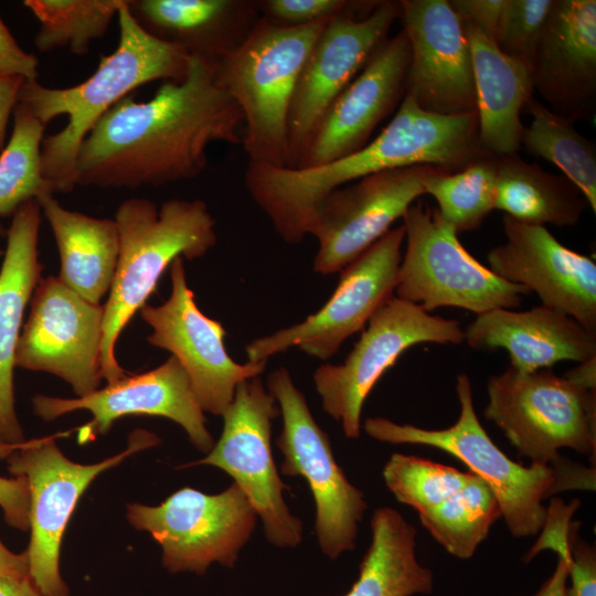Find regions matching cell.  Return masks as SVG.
<instances>
[{
	"label": "cell",
	"instance_id": "cell-1",
	"mask_svg": "<svg viewBox=\"0 0 596 596\" xmlns=\"http://www.w3.org/2000/svg\"><path fill=\"white\" fill-rule=\"evenodd\" d=\"M244 120L219 83L212 60L190 55L181 82H163L155 96H126L81 143L76 185L136 189L198 177L213 142L241 145Z\"/></svg>",
	"mask_w": 596,
	"mask_h": 596
},
{
	"label": "cell",
	"instance_id": "cell-2",
	"mask_svg": "<svg viewBox=\"0 0 596 596\" xmlns=\"http://www.w3.org/2000/svg\"><path fill=\"white\" fill-rule=\"evenodd\" d=\"M128 1L117 14V47L100 56L86 81L66 88L24 81L20 88L18 103L45 126L57 116L68 118L63 129L44 137L41 143L42 172L55 192L67 193L76 187L81 143L107 110L139 86L153 81L181 82L187 74L190 55L146 32L130 13Z\"/></svg>",
	"mask_w": 596,
	"mask_h": 596
},
{
	"label": "cell",
	"instance_id": "cell-3",
	"mask_svg": "<svg viewBox=\"0 0 596 596\" xmlns=\"http://www.w3.org/2000/svg\"><path fill=\"white\" fill-rule=\"evenodd\" d=\"M119 255L104 308L100 373L107 384L126 375L115 344L134 315L156 290L177 257L204 256L215 244V220L201 200L170 199L157 207L148 199L131 198L115 213Z\"/></svg>",
	"mask_w": 596,
	"mask_h": 596
},
{
	"label": "cell",
	"instance_id": "cell-4",
	"mask_svg": "<svg viewBox=\"0 0 596 596\" xmlns=\"http://www.w3.org/2000/svg\"><path fill=\"white\" fill-rule=\"evenodd\" d=\"M456 392L460 405L456 423L443 429H426L373 417L364 422L372 438L390 444H416L438 448L466 464L493 491L501 518L514 538L542 531L547 509L543 500L571 489L594 490L595 468L577 465L561 471L550 466L525 467L509 458L489 437L473 408L470 379L460 373Z\"/></svg>",
	"mask_w": 596,
	"mask_h": 596
},
{
	"label": "cell",
	"instance_id": "cell-5",
	"mask_svg": "<svg viewBox=\"0 0 596 596\" xmlns=\"http://www.w3.org/2000/svg\"><path fill=\"white\" fill-rule=\"evenodd\" d=\"M328 21L281 26L259 18L245 40L212 60L219 83L242 111V145L248 162L287 167V123L294 89Z\"/></svg>",
	"mask_w": 596,
	"mask_h": 596
},
{
	"label": "cell",
	"instance_id": "cell-6",
	"mask_svg": "<svg viewBox=\"0 0 596 596\" xmlns=\"http://www.w3.org/2000/svg\"><path fill=\"white\" fill-rule=\"evenodd\" d=\"M485 417L494 423L520 457L566 471L577 465L558 449L596 453V392L550 369L521 372L509 366L487 382Z\"/></svg>",
	"mask_w": 596,
	"mask_h": 596
},
{
	"label": "cell",
	"instance_id": "cell-7",
	"mask_svg": "<svg viewBox=\"0 0 596 596\" xmlns=\"http://www.w3.org/2000/svg\"><path fill=\"white\" fill-rule=\"evenodd\" d=\"M402 219L406 251L397 272V298L426 312L456 307L481 315L518 308L530 294L471 256L437 207L413 203Z\"/></svg>",
	"mask_w": 596,
	"mask_h": 596
},
{
	"label": "cell",
	"instance_id": "cell-8",
	"mask_svg": "<svg viewBox=\"0 0 596 596\" xmlns=\"http://www.w3.org/2000/svg\"><path fill=\"white\" fill-rule=\"evenodd\" d=\"M159 443L156 434L137 429L121 453L95 464H78L65 457L54 436H50L24 440L7 458L11 476H23L28 481L29 578L43 596L70 595L60 570L61 545L77 502L92 481L127 457Z\"/></svg>",
	"mask_w": 596,
	"mask_h": 596
},
{
	"label": "cell",
	"instance_id": "cell-9",
	"mask_svg": "<svg viewBox=\"0 0 596 596\" xmlns=\"http://www.w3.org/2000/svg\"><path fill=\"white\" fill-rule=\"evenodd\" d=\"M487 156L490 155L479 143L477 111L430 113L405 95L376 138L352 155L305 169L300 184L317 201L339 187L379 171L433 166L454 172Z\"/></svg>",
	"mask_w": 596,
	"mask_h": 596
},
{
	"label": "cell",
	"instance_id": "cell-10",
	"mask_svg": "<svg viewBox=\"0 0 596 596\" xmlns=\"http://www.w3.org/2000/svg\"><path fill=\"white\" fill-rule=\"evenodd\" d=\"M126 509L128 522L159 543L162 565L170 573L203 575L215 562L233 567L257 520L236 482L216 494L184 487L158 505L134 502Z\"/></svg>",
	"mask_w": 596,
	"mask_h": 596
},
{
	"label": "cell",
	"instance_id": "cell-11",
	"mask_svg": "<svg viewBox=\"0 0 596 596\" xmlns=\"http://www.w3.org/2000/svg\"><path fill=\"white\" fill-rule=\"evenodd\" d=\"M464 341L459 321L433 316L393 296L371 317L343 363L322 364L315 371L322 408L341 423L345 437L356 439L365 398L403 352L419 343Z\"/></svg>",
	"mask_w": 596,
	"mask_h": 596
},
{
	"label": "cell",
	"instance_id": "cell-12",
	"mask_svg": "<svg viewBox=\"0 0 596 596\" xmlns=\"http://www.w3.org/2000/svg\"><path fill=\"white\" fill-rule=\"evenodd\" d=\"M267 391L283 416L276 445L285 459V476L306 479L316 504L315 532L321 551L330 558L355 546L358 523L366 510L361 490L347 479L337 464L328 434L313 419L304 394L284 366L267 377Z\"/></svg>",
	"mask_w": 596,
	"mask_h": 596
},
{
	"label": "cell",
	"instance_id": "cell-13",
	"mask_svg": "<svg viewBox=\"0 0 596 596\" xmlns=\"http://www.w3.org/2000/svg\"><path fill=\"white\" fill-rule=\"evenodd\" d=\"M279 414L276 400L259 376L237 384L224 412L223 430L206 456L183 467L210 465L228 473L262 519L267 540L278 547L301 542L302 525L287 508L270 446L272 423Z\"/></svg>",
	"mask_w": 596,
	"mask_h": 596
},
{
	"label": "cell",
	"instance_id": "cell-14",
	"mask_svg": "<svg viewBox=\"0 0 596 596\" xmlns=\"http://www.w3.org/2000/svg\"><path fill=\"white\" fill-rule=\"evenodd\" d=\"M404 240L403 225L385 233L340 272L336 290L317 312L251 341L245 348L248 361H268L294 347L319 360L333 356L394 296Z\"/></svg>",
	"mask_w": 596,
	"mask_h": 596
},
{
	"label": "cell",
	"instance_id": "cell-15",
	"mask_svg": "<svg viewBox=\"0 0 596 596\" xmlns=\"http://www.w3.org/2000/svg\"><path fill=\"white\" fill-rule=\"evenodd\" d=\"M440 168L414 166L379 171L339 187L311 211L306 235L318 241L313 270L341 272L425 194L423 181Z\"/></svg>",
	"mask_w": 596,
	"mask_h": 596
},
{
	"label": "cell",
	"instance_id": "cell-16",
	"mask_svg": "<svg viewBox=\"0 0 596 596\" xmlns=\"http://www.w3.org/2000/svg\"><path fill=\"white\" fill-rule=\"evenodd\" d=\"M171 294L161 305L139 311L152 328L147 341L171 352L184 369L203 412L222 416L243 381L259 376L268 361L235 362L224 345L225 329L196 306L182 257L170 265Z\"/></svg>",
	"mask_w": 596,
	"mask_h": 596
},
{
	"label": "cell",
	"instance_id": "cell-17",
	"mask_svg": "<svg viewBox=\"0 0 596 596\" xmlns=\"http://www.w3.org/2000/svg\"><path fill=\"white\" fill-rule=\"evenodd\" d=\"M30 304L15 366L61 377L76 397L99 389L103 306L85 300L53 276L39 280Z\"/></svg>",
	"mask_w": 596,
	"mask_h": 596
},
{
	"label": "cell",
	"instance_id": "cell-18",
	"mask_svg": "<svg viewBox=\"0 0 596 596\" xmlns=\"http://www.w3.org/2000/svg\"><path fill=\"white\" fill-rule=\"evenodd\" d=\"M400 1H379L365 15L330 19L299 73L288 113V168H295L328 108L356 76L400 18Z\"/></svg>",
	"mask_w": 596,
	"mask_h": 596
},
{
	"label": "cell",
	"instance_id": "cell-19",
	"mask_svg": "<svg viewBox=\"0 0 596 596\" xmlns=\"http://www.w3.org/2000/svg\"><path fill=\"white\" fill-rule=\"evenodd\" d=\"M32 404L34 414L46 422L75 411H88L93 418L78 428L79 444L106 434L121 417L146 415L179 424L190 441L205 454L214 446L189 377L172 355L156 369L125 375L85 396L63 398L38 394Z\"/></svg>",
	"mask_w": 596,
	"mask_h": 596
},
{
	"label": "cell",
	"instance_id": "cell-20",
	"mask_svg": "<svg viewBox=\"0 0 596 596\" xmlns=\"http://www.w3.org/2000/svg\"><path fill=\"white\" fill-rule=\"evenodd\" d=\"M400 20L411 49L406 94L423 109L476 111L472 60L465 29L446 0H402Z\"/></svg>",
	"mask_w": 596,
	"mask_h": 596
},
{
	"label": "cell",
	"instance_id": "cell-21",
	"mask_svg": "<svg viewBox=\"0 0 596 596\" xmlns=\"http://www.w3.org/2000/svg\"><path fill=\"white\" fill-rule=\"evenodd\" d=\"M409 63L405 33L385 39L322 116L294 169L319 167L366 146L403 100Z\"/></svg>",
	"mask_w": 596,
	"mask_h": 596
},
{
	"label": "cell",
	"instance_id": "cell-22",
	"mask_svg": "<svg viewBox=\"0 0 596 596\" xmlns=\"http://www.w3.org/2000/svg\"><path fill=\"white\" fill-rule=\"evenodd\" d=\"M502 224L505 243L489 251V268L596 332L595 260L563 245L543 225L508 215Z\"/></svg>",
	"mask_w": 596,
	"mask_h": 596
},
{
	"label": "cell",
	"instance_id": "cell-23",
	"mask_svg": "<svg viewBox=\"0 0 596 596\" xmlns=\"http://www.w3.org/2000/svg\"><path fill=\"white\" fill-rule=\"evenodd\" d=\"M536 89L556 115L575 123L596 110V1L553 0L530 65Z\"/></svg>",
	"mask_w": 596,
	"mask_h": 596
},
{
	"label": "cell",
	"instance_id": "cell-24",
	"mask_svg": "<svg viewBox=\"0 0 596 596\" xmlns=\"http://www.w3.org/2000/svg\"><path fill=\"white\" fill-rule=\"evenodd\" d=\"M41 206L35 199L13 214L0 269V459H7L24 438L15 412L13 370L25 307L41 279L38 240Z\"/></svg>",
	"mask_w": 596,
	"mask_h": 596
},
{
	"label": "cell",
	"instance_id": "cell-25",
	"mask_svg": "<svg viewBox=\"0 0 596 596\" xmlns=\"http://www.w3.org/2000/svg\"><path fill=\"white\" fill-rule=\"evenodd\" d=\"M475 350L503 349L521 372L550 369L561 361L583 362L596 355V332L568 315L536 306L529 310L493 309L464 330Z\"/></svg>",
	"mask_w": 596,
	"mask_h": 596
},
{
	"label": "cell",
	"instance_id": "cell-26",
	"mask_svg": "<svg viewBox=\"0 0 596 596\" xmlns=\"http://www.w3.org/2000/svg\"><path fill=\"white\" fill-rule=\"evenodd\" d=\"M128 9L152 36L209 60L236 47L259 19L257 1L247 0H129Z\"/></svg>",
	"mask_w": 596,
	"mask_h": 596
},
{
	"label": "cell",
	"instance_id": "cell-27",
	"mask_svg": "<svg viewBox=\"0 0 596 596\" xmlns=\"http://www.w3.org/2000/svg\"><path fill=\"white\" fill-rule=\"evenodd\" d=\"M464 29L472 60L480 147L494 157L517 153L524 128L521 111L533 93L530 71L478 29Z\"/></svg>",
	"mask_w": 596,
	"mask_h": 596
},
{
	"label": "cell",
	"instance_id": "cell-28",
	"mask_svg": "<svg viewBox=\"0 0 596 596\" xmlns=\"http://www.w3.org/2000/svg\"><path fill=\"white\" fill-rule=\"evenodd\" d=\"M38 202L58 248V278L85 300L99 305L110 289L119 255L115 220L70 211L53 194Z\"/></svg>",
	"mask_w": 596,
	"mask_h": 596
},
{
	"label": "cell",
	"instance_id": "cell-29",
	"mask_svg": "<svg viewBox=\"0 0 596 596\" xmlns=\"http://www.w3.org/2000/svg\"><path fill=\"white\" fill-rule=\"evenodd\" d=\"M372 540L356 582L344 596H413L429 594L433 573L416 557V529L392 508L371 519Z\"/></svg>",
	"mask_w": 596,
	"mask_h": 596
},
{
	"label": "cell",
	"instance_id": "cell-30",
	"mask_svg": "<svg viewBox=\"0 0 596 596\" xmlns=\"http://www.w3.org/2000/svg\"><path fill=\"white\" fill-rule=\"evenodd\" d=\"M494 210L520 222L558 227L578 223L588 203L565 175L546 172L517 153L496 157Z\"/></svg>",
	"mask_w": 596,
	"mask_h": 596
},
{
	"label": "cell",
	"instance_id": "cell-31",
	"mask_svg": "<svg viewBox=\"0 0 596 596\" xmlns=\"http://www.w3.org/2000/svg\"><path fill=\"white\" fill-rule=\"evenodd\" d=\"M532 116L523 128L521 145L533 156L557 166L584 194L596 212V148L573 123L556 115L544 104L530 98L525 106Z\"/></svg>",
	"mask_w": 596,
	"mask_h": 596
},
{
	"label": "cell",
	"instance_id": "cell-32",
	"mask_svg": "<svg viewBox=\"0 0 596 596\" xmlns=\"http://www.w3.org/2000/svg\"><path fill=\"white\" fill-rule=\"evenodd\" d=\"M418 514L422 525L449 554L466 560L487 539L501 509L491 488L472 472L464 488Z\"/></svg>",
	"mask_w": 596,
	"mask_h": 596
},
{
	"label": "cell",
	"instance_id": "cell-33",
	"mask_svg": "<svg viewBox=\"0 0 596 596\" xmlns=\"http://www.w3.org/2000/svg\"><path fill=\"white\" fill-rule=\"evenodd\" d=\"M13 130L0 153V216L13 215L26 201L54 194L42 172L45 125L22 104L13 109ZM7 231L0 225V235Z\"/></svg>",
	"mask_w": 596,
	"mask_h": 596
},
{
	"label": "cell",
	"instance_id": "cell-34",
	"mask_svg": "<svg viewBox=\"0 0 596 596\" xmlns=\"http://www.w3.org/2000/svg\"><path fill=\"white\" fill-rule=\"evenodd\" d=\"M126 0H25L39 20L34 44L40 52L68 46L75 54L89 51L105 35Z\"/></svg>",
	"mask_w": 596,
	"mask_h": 596
},
{
	"label": "cell",
	"instance_id": "cell-35",
	"mask_svg": "<svg viewBox=\"0 0 596 596\" xmlns=\"http://www.w3.org/2000/svg\"><path fill=\"white\" fill-rule=\"evenodd\" d=\"M496 157L477 159L448 172L438 169L423 181L425 194L432 195L441 217L459 233L480 227L494 210Z\"/></svg>",
	"mask_w": 596,
	"mask_h": 596
},
{
	"label": "cell",
	"instance_id": "cell-36",
	"mask_svg": "<svg viewBox=\"0 0 596 596\" xmlns=\"http://www.w3.org/2000/svg\"><path fill=\"white\" fill-rule=\"evenodd\" d=\"M472 472L437 464L416 456L393 454L383 469V478L397 501L418 513L451 497L471 479Z\"/></svg>",
	"mask_w": 596,
	"mask_h": 596
},
{
	"label": "cell",
	"instance_id": "cell-37",
	"mask_svg": "<svg viewBox=\"0 0 596 596\" xmlns=\"http://www.w3.org/2000/svg\"><path fill=\"white\" fill-rule=\"evenodd\" d=\"M552 3L553 0H504L494 44L529 71Z\"/></svg>",
	"mask_w": 596,
	"mask_h": 596
},
{
	"label": "cell",
	"instance_id": "cell-38",
	"mask_svg": "<svg viewBox=\"0 0 596 596\" xmlns=\"http://www.w3.org/2000/svg\"><path fill=\"white\" fill-rule=\"evenodd\" d=\"M379 2V1H377ZM377 2L347 0L257 1L262 18L281 26H301L345 13H369Z\"/></svg>",
	"mask_w": 596,
	"mask_h": 596
},
{
	"label": "cell",
	"instance_id": "cell-39",
	"mask_svg": "<svg viewBox=\"0 0 596 596\" xmlns=\"http://www.w3.org/2000/svg\"><path fill=\"white\" fill-rule=\"evenodd\" d=\"M578 523L568 526V552L563 558L567 564L571 587L567 596H596V555L595 550L577 535Z\"/></svg>",
	"mask_w": 596,
	"mask_h": 596
},
{
	"label": "cell",
	"instance_id": "cell-40",
	"mask_svg": "<svg viewBox=\"0 0 596 596\" xmlns=\"http://www.w3.org/2000/svg\"><path fill=\"white\" fill-rule=\"evenodd\" d=\"M448 2L464 25L478 29L494 43L504 0H450Z\"/></svg>",
	"mask_w": 596,
	"mask_h": 596
},
{
	"label": "cell",
	"instance_id": "cell-41",
	"mask_svg": "<svg viewBox=\"0 0 596 596\" xmlns=\"http://www.w3.org/2000/svg\"><path fill=\"white\" fill-rule=\"evenodd\" d=\"M39 61L34 54L25 52L15 41L0 18V76H19L35 81L39 76Z\"/></svg>",
	"mask_w": 596,
	"mask_h": 596
},
{
	"label": "cell",
	"instance_id": "cell-42",
	"mask_svg": "<svg viewBox=\"0 0 596 596\" xmlns=\"http://www.w3.org/2000/svg\"><path fill=\"white\" fill-rule=\"evenodd\" d=\"M0 508L10 526L29 531V486L25 477L0 476Z\"/></svg>",
	"mask_w": 596,
	"mask_h": 596
},
{
	"label": "cell",
	"instance_id": "cell-43",
	"mask_svg": "<svg viewBox=\"0 0 596 596\" xmlns=\"http://www.w3.org/2000/svg\"><path fill=\"white\" fill-rule=\"evenodd\" d=\"M24 81L19 76H0V151L6 146L9 118L18 104L19 92Z\"/></svg>",
	"mask_w": 596,
	"mask_h": 596
},
{
	"label": "cell",
	"instance_id": "cell-44",
	"mask_svg": "<svg viewBox=\"0 0 596 596\" xmlns=\"http://www.w3.org/2000/svg\"><path fill=\"white\" fill-rule=\"evenodd\" d=\"M0 575L13 578H29L28 555L10 551L0 540Z\"/></svg>",
	"mask_w": 596,
	"mask_h": 596
},
{
	"label": "cell",
	"instance_id": "cell-45",
	"mask_svg": "<svg viewBox=\"0 0 596 596\" xmlns=\"http://www.w3.org/2000/svg\"><path fill=\"white\" fill-rule=\"evenodd\" d=\"M564 377L571 383L588 390H596V355L578 363V365L570 370Z\"/></svg>",
	"mask_w": 596,
	"mask_h": 596
},
{
	"label": "cell",
	"instance_id": "cell-46",
	"mask_svg": "<svg viewBox=\"0 0 596 596\" xmlns=\"http://www.w3.org/2000/svg\"><path fill=\"white\" fill-rule=\"evenodd\" d=\"M568 570L566 562L558 557L553 575L534 596H567Z\"/></svg>",
	"mask_w": 596,
	"mask_h": 596
},
{
	"label": "cell",
	"instance_id": "cell-47",
	"mask_svg": "<svg viewBox=\"0 0 596 596\" xmlns=\"http://www.w3.org/2000/svg\"><path fill=\"white\" fill-rule=\"evenodd\" d=\"M0 596H43L30 578L0 575Z\"/></svg>",
	"mask_w": 596,
	"mask_h": 596
},
{
	"label": "cell",
	"instance_id": "cell-48",
	"mask_svg": "<svg viewBox=\"0 0 596 596\" xmlns=\"http://www.w3.org/2000/svg\"><path fill=\"white\" fill-rule=\"evenodd\" d=\"M3 254H4V252L0 249V256L3 255Z\"/></svg>",
	"mask_w": 596,
	"mask_h": 596
}]
</instances>
